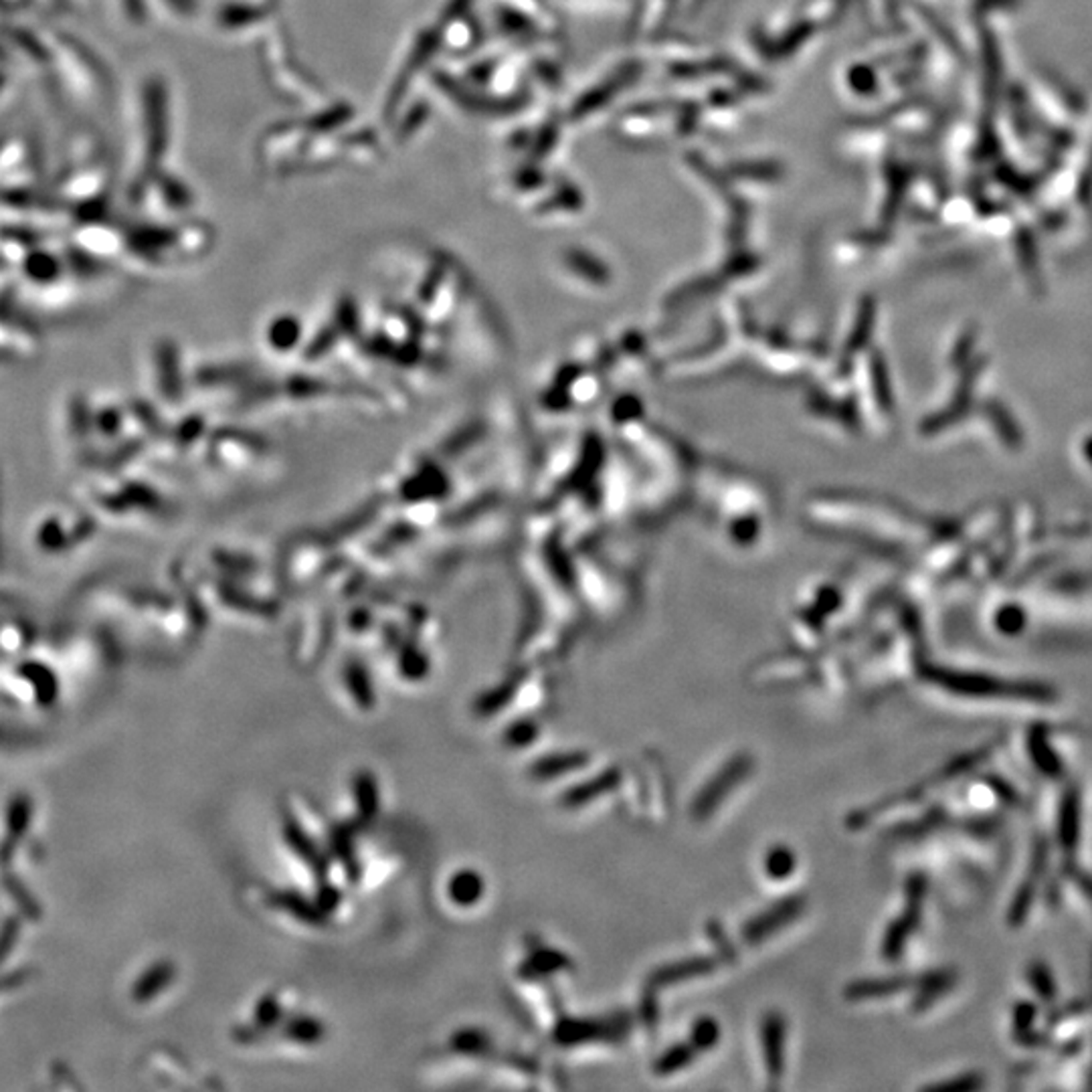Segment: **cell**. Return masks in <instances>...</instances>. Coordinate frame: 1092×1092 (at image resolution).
Masks as SVG:
<instances>
[{
  "label": "cell",
  "instance_id": "obj_1",
  "mask_svg": "<svg viewBox=\"0 0 1092 1092\" xmlns=\"http://www.w3.org/2000/svg\"><path fill=\"white\" fill-rule=\"evenodd\" d=\"M284 837H286L287 846L291 848V852L296 854L298 858H302L304 862L308 864V868L314 874H316L320 880H326L328 870H330L328 854L322 852L316 844H314V839L304 832V828L291 815H286V819H284Z\"/></svg>",
  "mask_w": 1092,
  "mask_h": 1092
},
{
  "label": "cell",
  "instance_id": "obj_2",
  "mask_svg": "<svg viewBox=\"0 0 1092 1092\" xmlns=\"http://www.w3.org/2000/svg\"><path fill=\"white\" fill-rule=\"evenodd\" d=\"M361 826H363V822L359 819V822H354V824L336 826L330 832V850H332L334 858L342 864L346 876L352 882H359V878H361L359 858H356V854H354V842H352L356 830H361Z\"/></svg>",
  "mask_w": 1092,
  "mask_h": 1092
},
{
  "label": "cell",
  "instance_id": "obj_3",
  "mask_svg": "<svg viewBox=\"0 0 1092 1092\" xmlns=\"http://www.w3.org/2000/svg\"><path fill=\"white\" fill-rule=\"evenodd\" d=\"M269 902L273 907H278L282 911L291 913L296 918L308 922V925H322L326 920V913L318 907L316 900H308L306 896L298 894V892H291V890H282L269 896Z\"/></svg>",
  "mask_w": 1092,
  "mask_h": 1092
},
{
  "label": "cell",
  "instance_id": "obj_4",
  "mask_svg": "<svg viewBox=\"0 0 1092 1092\" xmlns=\"http://www.w3.org/2000/svg\"><path fill=\"white\" fill-rule=\"evenodd\" d=\"M354 797L363 826L370 824L376 813H379V787H376V779L372 777V773L361 771L354 777Z\"/></svg>",
  "mask_w": 1092,
  "mask_h": 1092
},
{
  "label": "cell",
  "instance_id": "obj_5",
  "mask_svg": "<svg viewBox=\"0 0 1092 1092\" xmlns=\"http://www.w3.org/2000/svg\"><path fill=\"white\" fill-rule=\"evenodd\" d=\"M450 898L459 907H472L484 892V880L474 870H461L453 874L448 887Z\"/></svg>",
  "mask_w": 1092,
  "mask_h": 1092
},
{
  "label": "cell",
  "instance_id": "obj_6",
  "mask_svg": "<svg viewBox=\"0 0 1092 1092\" xmlns=\"http://www.w3.org/2000/svg\"><path fill=\"white\" fill-rule=\"evenodd\" d=\"M177 975V969L173 963H158L154 968H150L142 975V979L138 981L136 990H134V997L138 1001H146V999H152L156 994H160L166 985H171L173 979Z\"/></svg>",
  "mask_w": 1092,
  "mask_h": 1092
},
{
  "label": "cell",
  "instance_id": "obj_7",
  "mask_svg": "<svg viewBox=\"0 0 1092 1092\" xmlns=\"http://www.w3.org/2000/svg\"><path fill=\"white\" fill-rule=\"evenodd\" d=\"M284 1036L293 1040V1042H300V1044H314L322 1040L324 1036V1024L320 1020H314L308 1016H300V1018H291L284 1024Z\"/></svg>",
  "mask_w": 1092,
  "mask_h": 1092
},
{
  "label": "cell",
  "instance_id": "obj_8",
  "mask_svg": "<svg viewBox=\"0 0 1092 1092\" xmlns=\"http://www.w3.org/2000/svg\"><path fill=\"white\" fill-rule=\"evenodd\" d=\"M346 682L350 686V692L354 700L359 702L361 708H372L374 704V695H372V686L369 682V676L365 674V669L359 666H352L346 674Z\"/></svg>",
  "mask_w": 1092,
  "mask_h": 1092
},
{
  "label": "cell",
  "instance_id": "obj_9",
  "mask_svg": "<svg viewBox=\"0 0 1092 1092\" xmlns=\"http://www.w3.org/2000/svg\"><path fill=\"white\" fill-rule=\"evenodd\" d=\"M488 1046V1038L478 1030H459L451 1038V1048L464 1054H484Z\"/></svg>",
  "mask_w": 1092,
  "mask_h": 1092
},
{
  "label": "cell",
  "instance_id": "obj_10",
  "mask_svg": "<svg viewBox=\"0 0 1092 1092\" xmlns=\"http://www.w3.org/2000/svg\"><path fill=\"white\" fill-rule=\"evenodd\" d=\"M282 1005L278 1001L276 996H265L259 1003H258V1010H256V1024L261 1027V1030H271L273 1025L282 1022Z\"/></svg>",
  "mask_w": 1092,
  "mask_h": 1092
},
{
  "label": "cell",
  "instance_id": "obj_11",
  "mask_svg": "<svg viewBox=\"0 0 1092 1092\" xmlns=\"http://www.w3.org/2000/svg\"><path fill=\"white\" fill-rule=\"evenodd\" d=\"M573 765H577V759H575V757L546 759V761H540V763H536V765H534V769H532V773H534L536 777H551V775H557V773H562V771H566V769L573 767Z\"/></svg>",
  "mask_w": 1092,
  "mask_h": 1092
},
{
  "label": "cell",
  "instance_id": "obj_12",
  "mask_svg": "<svg viewBox=\"0 0 1092 1092\" xmlns=\"http://www.w3.org/2000/svg\"><path fill=\"white\" fill-rule=\"evenodd\" d=\"M316 902H318V907H320L326 915H330L332 911H336V907L341 905V890L334 888L332 885H328L326 880H322L320 890H318V894H316Z\"/></svg>",
  "mask_w": 1092,
  "mask_h": 1092
},
{
  "label": "cell",
  "instance_id": "obj_13",
  "mask_svg": "<svg viewBox=\"0 0 1092 1092\" xmlns=\"http://www.w3.org/2000/svg\"><path fill=\"white\" fill-rule=\"evenodd\" d=\"M506 741L514 747H522V745H529L534 739V726L531 723H518L516 726H512L506 732Z\"/></svg>",
  "mask_w": 1092,
  "mask_h": 1092
},
{
  "label": "cell",
  "instance_id": "obj_14",
  "mask_svg": "<svg viewBox=\"0 0 1092 1092\" xmlns=\"http://www.w3.org/2000/svg\"><path fill=\"white\" fill-rule=\"evenodd\" d=\"M791 866H793V858H791V854H789L787 850H785V852H783V850L775 852V854L769 858V872H771L773 876L789 874Z\"/></svg>",
  "mask_w": 1092,
  "mask_h": 1092
}]
</instances>
